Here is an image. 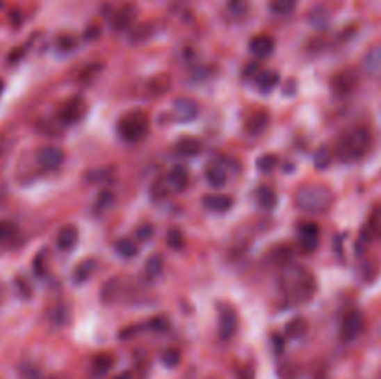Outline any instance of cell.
Listing matches in <instances>:
<instances>
[{
	"mask_svg": "<svg viewBox=\"0 0 381 379\" xmlns=\"http://www.w3.org/2000/svg\"><path fill=\"white\" fill-rule=\"evenodd\" d=\"M281 289L291 305H305L316 294V279L302 264H286L281 270Z\"/></svg>",
	"mask_w": 381,
	"mask_h": 379,
	"instance_id": "cell-1",
	"label": "cell"
},
{
	"mask_svg": "<svg viewBox=\"0 0 381 379\" xmlns=\"http://www.w3.org/2000/svg\"><path fill=\"white\" fill-rule=\"evenodd\" d=\"M372 147V136L364 127H352L339 136L335 143V154L342 162L361 160Z\"/></svg>",
	"mask_w": 381,
	"mask_h": 379,
	"instance_id": "cell-2",
	"label": "cell"
},
{
	"mask_svg": "<svg viewBox=\"0 0 381 379\" xmlns=\"http://www.w3.org/2000/svg\"><path fill=\"white\" fill-rule=\"evenodd\" d=\"M333 203H335V193L324 184L302 186L294 195V204L305 214H325V212H330Z\"/></svg>",
	"mask_w": 381,
	"mask_h": 379,
	"instance_id": "cell-3",
	"label": "cell"
},
{
	"mask_svg": "<svg viewBox=\"0 0 381 379\" xmlns=\"http://www.w3.org/2000/svg\"><path fill=\"white\" fill-rule=\"evenodd\" d=\"M117 134L125 142H140L149 132V115L143 110H131L125 112L117 121Z\"/></svg>",
	"mask_w": 381,
	"mask_h": 379,
	"instance_id": "cell-4",
	"label": "cell"
},
{
	"mask_svg": "<svg viewBox=\"0 0 381 379\" xmlns=\"http://www.w3.org/2000/svg\"><path fill=\"white\" fill-rule=\"evenodd\" d=\"M86 112H88V104H86L84 99L82 97H71L58 110V119L65 124H74L84 119Z\"/></svg>",
	"mask_w": 381,
	"mask_h": 379,
	"instance_id": "cell-5",
	"label": "cell"
},
{
	"mask_svg": "<svg viewBox=\"0 0 381 379\" xmlns=\"http://www.w3.org/2000/svg\"><path fill=\"white\" fill-rule=\"evenodd\" d=\"M381 242V204H375L370 210L368 220L364 223L361 236H359V248H364L370 242Z\"/></svg>",
	"mask_w": 381,
	"mask_h": 379,
	"instance_id": "cell-6",
	"label": "cell"
},
{
	"mask_svg": "<svg viewBox=\"0 0 381 379\" xmlns=\"http://www.w3.org/2000/svg\"><path fill=\"white\" fill-rule=\"evenodd\" d=\"M35 160L45 171H54L58 168H62V164L65 162V153L58 145H45V147L38 149Z\"/></svg>",
	"mask_w": 381,
	"mask_h": 379,
	"instance_id": "cell-7",
	"label": "cell"
},
{
	"mask_svg": "<svg viewBox=\"0 0 381 379\" xmlns=\"http://www.w3.org/2000/svg\"><path fill=\"white\" fill-rule=\"evenodd\" d=\"M364 329V316L363 312L350 311L344 314L341 323V339L344 342H352L363 333Z\"/></svg>",
	"mask_w": 381,
	"mask_h": 379,
	"instance_id": "cell-8",
	"label": "cell"
},
{
	"mask_svg": "<svg viewBox=\"0 0 381 379\" xmlns=\"http://www.w3.org/2000/svg\"><path fill=\"white\" fill-rule=\"evenodd\" d=\"M200 115V104L194 99H177L173 102V118L179 123H188V121H194Z\"/></svg>",
	"mask_w": 381,
	"mask_h": 379,
	"instance_id": "cell-9",
	"label": "cell"
},
{
	"mask_svg": "<svg viewBox=\"0 0 381 379\" xmlns=\"http://www.w3.org/2000/svg\"><path fill=\"white\" fill-rule=\"evenodd\" d=\"M298 236H300V243L305 251H314L320 243V227L313 221H305L298 227Z\"/></svg>",
	"mask_w": 381,
	"mask_h": 379,
	"instance_id": "cell-10",
	"label": "cell"
},
{
	"mask_svg": "<svg viewBox=\"0 0 381 379\" xmlns=\"http://www.w3.org/2000/svg\"><path fill=\"white\" fill-rule=\"evenodd\" d=\"M236 328H238L236 312H234L231 307H223V309H220V337H222L223 340L233 339V334L236 333Z\"/></svg>",
	"mask_w": 381,
	"mask_h": 379,
	"instance_id": "cell-11",
	"label": "cell"
},
{
	"mask_svg": "<svg viewBox=\"0 0 381 379\" xmlns=\"http://www.w3.org/2000/svg\"><path fill=\"white\" fill-rule=\"evenodd\" d=\"M203 204L205 209L212 210V212H227L233 209V197L227 193H209L203 197Z\"/></svg>",
	"mask_w": 381,
	"mask_h": 379,
	"instance_id": "cell-12",
	"label": "cell"
},
{
	"mask_svg": "<svg viewBox=\"0 0 381 379\" xmlns=\"http://www.w3.org/2000/svg\"><path fill=\"white\" fill-rule=\"evenodd\" d=\"M79 243V229L74 225H65L56 236V245L60 251H71Z\"/></svg>",
	"mask_w": 381,
	"mask_h": 379,
	"instance_id": "cell-13",
	"label": "cell"
},
{
	"mask_svg": "<svg viewBox=\"0 0 381 379\" xmlns=\"http://www.w3.org/2000/svg\"><path fill=\"white\" fill-rule=\"evenodd\" d=\"M149 97H162L171 90V76L168 73L156 74L145 84Z\"/></svg>",
	"mask_w": 381,
	"mask_h": 379,
	"instance_id": "cell-14",
	"label": "cell"
},
{
	"mask_svg": "<svg viewBox=\"0 0 381 379\" xmlns=\"http://www.w3.org/2000/svg\"><path fill=\"white\" fill-rule=\"evenodd\" d=\"M355 82H357V79H355V74H353L352 71H342V73L333 76V80H331V88H333V91L339 93V95H346V93H350V91L355 88Z\"/></svg>",
	"mask_w": 381,
	"mask_h": 379,
	"instance_id": "cell-15",
	"label": "cell"
},
{
	"mask_svg": "<svg viewBox=\"0 0 381 379\" xmlns=\"http://www.w3.org/2000/svg\"><path fill=\"white\" fill-rule=\"evenodd\" d=\"M275 49V41L270 35H255L250 41V51L255 54L257 58H268Z\"/></svg>",
	"mask_w": 381,
	"mask_h": 379,
	"instance_id": "cell-16",
	"label": "cell"
},
{
	"mask_svg": "<svg viewBox=\"0 0 381 379\" xmlns=\"http://www.w3.org/2000/svg\"><path fill=\"white\" fill-rule=\"evenodd\" d=\"M168 182L170 186L175 190V192H184L188 188V182H190V175H188V170L184 166H175L171 168L170 173H168Z\"/></svg>",
	"mask_w": 381,
	"mask_h": 379,
	"instance_id": "cell-17",
	"label": "cell"
},
{
	"mask_svg": "<svg viewBox=\"0 0 381 379\" xmlns=\"http://www.w3.org/2000/svg\"><path fill=\"white\" fill-rule=\"evenodd\" d=\"M136 19V8L134 6H123L114 13L112 17V29L114 30H127L132 24V21Z\"/></svg>",
	"mask_w": 381,
	"mask_h": 379,
	"instance_id": "cell-18",
	"label": "cell"
},
{
	"mask_svg": "<svg viewBox=\"0 0 381 379\" xmlns=\"http://www.w3.org/2000/svg\"><path fill=\"white\" fill-rule=\"evenodd\" d=\"M268 121H270V115L268 112H257L253 115H250V119L245 121V132L250 136H259L264 132V129L268 127Z\"/></svg>",
	"mask_w": 381,
	"mask_h": 379,
	"instance_id": "cell-19",
	"label": "cell"
},
{
	"mask_svg": "<svg viewBox=\"0 0 381 379\" xmlns=\"http://www.w3.org/2000/svg\"><path fill=\"white\" fill-rule=\"evenodd\" d=\"M114 362H115L114 355H112V353H108V351L99 353V355H95L93 362H91V372H93V376H95V378H101V376H104V373H108L110 370H112Z\"/></svg>",
	"mask_w": 381,
	"mask_h": 379,
	"instance_id": "cell-20",
	"label": "cell"
},
{
	"mask_svg": "<svg viewBox=\"0 0 381 379\" xmlns=\"http://www.w3.org/2000/svg\"><path fill=\"white\" fill-rule=\"evenodd\" d=\"M175 149L177 153H181L182 156H195V154L201 153L203 145H201V140H197V138L184 136L181 140H177Z\"/></svg>",
	"mask_w": 381,
	"mask_h": 379,
	"instance_id": "cell-21",
	"label": "cell"
},
{
	"mask_svg": "<svg viewBox=\"0 0 381 379\" xmlns=\"http://www.w3.org/2000/svg\"><path fill=\"white\" fill-rule=\"evenodd\" d=\"M95 270H97V261H95V259H86V261L79 262L73 272L74 283L76 284L86 283V281L95 273Z\"/></svg>",
	"mask_w": 381,
	"mask_h": 379,
	"instance_id": "cell-22",
	"label": "cell"
},
{
	"mask_svg": "<svg viewBox=\"0 0 381 379\" xmlns=\"http://www.w3.org/2000/svg\"><path fill=\"white\" fill-rule=\"evenodd\" d=\"M364 69L370 76L381 79V45L368 51V54L364 58Z\"/></svg>",
	"mask_w": 381,
	"mask_h": 379,
	"instance_id": "cell-23",
	"label": "cell"
},
{
	"mask_svg": "<svg viewBox=\"0 0 381 379\" xmlns=\"http://www.w3.org/2000/svg\"><path fill=\"white\" fill-rule=\"evenodd\" d=\"M309 331V323L305 318L302 316H296V318H292L291 322L286 323V328H284V333H286V337L289 339H303L305 334H307Z\"/></svg>",
	"mask_w": 381,
	"mask_h": 379,
	"instance_id": "cell-24",
	"label": "cell"
},
{
	"mask_svg": "<svg viewBox=\"0 0 381 379\" xmlns=\"http://www.w3.org/2000/svg\"><path fill=\"white\" fill-rule=\"evenodd\" d=\"M255 197H257V203H259V207L264 210L275 209V204H277V193L273 192L270 186L257 188Z\"/></svg>",
	"mask_w": 381,
	"mask_h": 379,
	"instance_id": "cell-25",
	"label": "cell"
},
{
	"mask_svg": "<svg viewBox=\"0 0 381 379\" xmlns=\"http://www.w3.org/2000/svg\"><path fill=\"white\" fill-rule=\"evenodd\" d=\"M205 179L212 188H222L227 182V175H225L223 168H220V164L206 166Z\"/></svg>",
	"mask_w": 381,
	"mask_h": 379,
	"instance_id": "cell-26",
	"label": "cell"
},
{
	"mask_svg": "<svg viewBox=\"0 0 381 379\" xmlns=\"http://www.w3.org/2000/svg\"><path fill=\"white\" fill-rule=\"evenodd\" d=\"M259 90L262 93H270L272 90H275L279 86V74L275 71H264V73L259 76Z\"/></svg>",
	"mask_w": 381,
	"mask_h": 379,
	"instance_id": "cell-27",
	"label": "cell"
},
{
	"mask_svg": "<svg viewBox=\"0 0 381 379\" xmlns=\"http://www.w3.org/2000/svg\"><path fill=\"white\" fill-rule=\"evenodd\" d=\"M162 257L160 255H153L151 259L147 261V264H145V270H143V273H145V277H147V281H154V279L160 277V273H162V268H164V264H162Z\"/></svg>",
	"mask_w": 381,
	"mask_h": 379,
	"instance_id": "cell-28",
	"label": "cell"
},
{
	"mask_svg": "<svg viewBox=\"0 0 381 379\" xmlns=\"http://www.w3.org/2000/svg\"><path fill=\"white\" fill-rule=\"evenodd\" d=\"M115 251L120 253L121 257H125V259H131V257L138 255V245L134 240L131 238H120L117 242H115Z\"/></svg>",
	"mask_w": 381,
	"mask_h": 379,
	"instance_id": "cell-29",
	"label": "cell"
},
{
	"mask_svg": "<svg viewBox=\"0 0 381 379\" xmlns=\"http://www.w3.org/2000/svg\"><path fill=\"white\" fill-rule=\"evenodd\" d=\"M298 6V0H272L270 10L275 15H291Z\"/></svg>",
	"mask_w": 381,
	"mask_h": 379,
	"instance_id": "cell-30",
	"label": "cell"
},
{
	"mask_svg": "<svg viewBox=\"0 0 381 379\" xmlns=\"http://www.w3.org/2000/svg\"><path fill=\"white\" fill-rule=\"evenodd\" d=\"M19 234L17 223L10 220H0V243L12 242L13 238Z\"/></svg>",
	"mask_w": 381,
	"mask_h": 379,
	"instance_id": "cell-31",
	"label": "cell"
},
{
	"mask_svg": "<svg viewBox=\"0 0 381 379\" xmlns=\"http://www.w3.org/2000/svg\"><path fill=\"white\" fill-rule=\"evenodd\" d=\"M114 193L110 192V190H103V192L97 195V199H95L93 212H95V214H103V212H106V210L114 204Z\"/></svg>",
	"mask_w": 381,
	"mask_h": 379,
	"instance_id": "cell-32",
	"label": "cell"
},
{
	"mask_svg": "<svg viewBox=\"0 0 381 379\" xmlns=\"http://www.w3.org/2000/svg\"><path fill=\"white\" fill-rule=\"evenodd\" d=\"M227 10L233 17H244L250 12V0H229Z\"/></svg>",
	"mask_w": 381,
	"mask_h": 379,
	"instance_id": "cell-33",
	"label": "cell"
},
{
	"mask_svg": "<svg viewBox=\"0 0 381 379\" xmlns=\"http://www.w3.org/2000/svg\"><path fill=\"white\" fill-rule=\"evenodd\" d=\"M154 34V29L151 24H140L136 29L131 32V40L134 43H143V41H147L151 35Z\"/></svg>",
	"mask_w": 381,
	"mask_h": 379,
	"instance_id": "cell-34",
	"label": "cell"
},
{
	"mask_svg": "<svg viewBox=\"0 0 381 379\" xmlns=\"http://www.w3.org/2000/svg\"><path fill=\"white\" fill-rule=\"evenodd\" d=\"M277 164L279 159L275 154H262V156H259V160H257V168H259V171H264V173H270V171L275 170Z\"/></svg>",
	"mask_w": 381,
	"mask_h": 379,
	"instance_id": "cell-35",
	"label": "cell"
},
{
	"mask_svg": "<svg viewBox=\"0 0 381 379\" xmlns=\"http://www.w3.org/2000/svg\"><path fill=\"white\" fill-rule=\"evenodd\" d=\"M49 251L47 249H43V251H40L38 253V257L34 259V272L40 275V277H43V275H47V270H49Z\"/></svg>",
	"mask_w": 381,
	"mask_h": 379,
	"instance_id": "cell-36",
	"label": "cell"
},
{
	"mask_svg": "<svg viewBox=\"0 0 381 379\" xmlns=\"http://www.w3.org/2000/svg\"><path fill=\"white\" fill-rule=\"evenodd\" d=\"M168 245L171 249H182L184 248V234H182L181 229H170L168 231Z\"/></svg>",
	"mask_w": 381,
	"mask_h": 379,
	"instance_id": "cell-37",
	"label": "cell"
},
{
	"mask_svg": "<svg viewBox=\"0 0 381 379\" xmlns=\"http://www.w3.org/2000/svg\"><path fill=\"white\" fill-rule=\"evenodd\" d=\"M331 162V153L330 149L320 147L316 153H314V168L316 170H325Z\"/></svg>",
	"mask_w": 381,
	"mask_h": 379,
	"instance_id": "cell-38",
	"label": "cell"
},
{
	"mask_svg": "<svg viewBox=\"0 0 381 379\" xmlns=\"http://www.w3.org/2000/svg\"><path fill=\"white\" fill-rule=\"evenodd\" d=\"M179 361H181V351L179 350H165L164 353H162V362H164L165 366H177Z\"/></svg>",
	"mask_w": 381,
	"mask_h": 379,
	"instance_id": "cell-39",
	"label": "cell"
},
{
	"mask_svg": "<svg viewBox=\"0 0 381 379\" xmlns=\"http://www.w3.org/2000/svg\"><path fill=\"white\" fill-rule=\"evenodd\" d=\"M58 47H60L62 51L67 52L76 47V41H74V38H71V35H62V38L58 40Z\"/></svg>",
	"mask_w": 381,
	"mask_h": 379,
	"instance_id": "cell-40",
	"label": "cell"
},
{
	"mask_svg": "<svg viewBox=\"0 0 381 379\" xmlns=\"http://www.w3.org/2000/svg\"><path fill=\"white\" fill-rule=\"evenodd\" d=\"M147 328L154 329V331H165V329L170 328V322L165 318H154V320L147 323Z\"/></svg>",
	"mask_w": 381,
	"mask_h": 379,
	"instance_id": "cell-41",
	"label": "cell"
},
{
	"mask_svg": "<svg viewBox=\"0 0 381 379\" xmlns=\"http://www.w3.org/2000/svg\"><path fill=\"white\" fill-rule=\"evenodd\" d=\"M154 232V227L151 225V223H145V225H142L140 229H138V238L140 240H151V236H153Z\"/></svg>",
	"mask_w": 381,
	"mask_h": 379,
	"instance_id": "cell-42",
	"label": "cell"
},
{
	"mask_svg": "<svg viewBox=\"0 0 381 379\" xmlns=\"http://www.w3.org/2000/svg\"><path fill=\"white\" fill-rule=\"evenodd\" d=\"M99 65L97 63H95V65H90V67H86L84 71H82V80H84V82H90L91 80V76H95V74L99 73Z\"/></svg>",
	"mask_w": 381,
	"mask_h": 379,
	"instance_id": "cell-43",
	"label": "cell"
},
{
	"mask_svg": "<svg viewBox=\"0 0 381 379\" xmlns=\"http://www.w3.org/2000/svg\"><path fill=\"white\" fill-rule=\"evenodd\" d=\"M273 344H275V350H277V351H283V348H284V340L281 339V337H277V334H275V337H273Z\"/></svg>",
	"mask_w": 381,
	"mask_h": 379,
	"instance_id": "cell-44",
	"label": "cell"
},
{
	"mask_svg": "<svg viewBox=\"0 0 381 379\" xmlns=\"http://www.w3.org/2000/svg\"><path fill=\"white\" fill-rule=\"evenodd\" d=\"M115 379H132V373L131 372H123V373H120V376H117Z\"/></svg>",
	"mask_w": 381,
	"mask_h": 379,
	"instance_id": "cell-45",
	"label": "cell"
},
{
	"mask_svg": "<svg viewBox=\"0 0 381 379\" xmlns=\"http://www.w3.org/2000/svg\"><path fill=\"white\" fill-rule=\"evenodd\" d=\"M2 90H4V82L0 80V95H2Z\"/></svg>",
	"mask_w": 381,
	"mask_h": 379,
	"instance_id": "cell-46",
	"label": "cell"
},
{
	"mask_svg": "<svg viewBox=\"0 0 381 379\" xmlns=\"http://www.w3.org/2000/svg\"><path fill=\"white\" fill-rule=\"evenodd\" d=\"M54 379H63V378H54Z\"/></svg>",
	"mask_w": 381,
	"mask_h": 379,
	"instance_id": "cell-47",
	"label": "cell"
},
{
	"mask_svg": "<svg viewBox=\"0 0 381 379\" xmlns=\"http://www.w3.org/2000/svg\"><path fill=\"white\" fill-rule=\"evenodd\" d=\"M0 6H2V2H0Z\"/></svg>",
	"mask_w": 381,
	"mask_h": 379,
	"instance_id": "cell-48",
	"label": "cell"
}]
</instances>
